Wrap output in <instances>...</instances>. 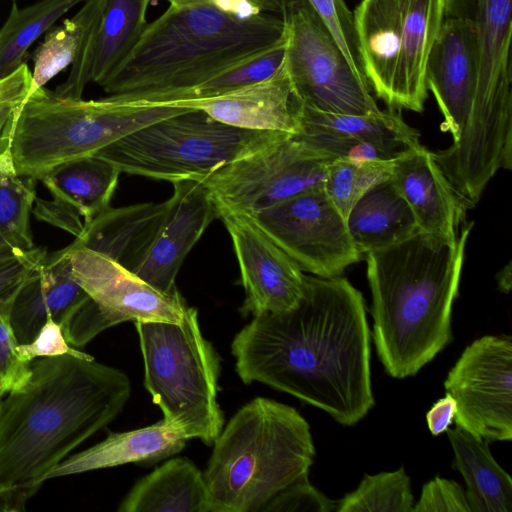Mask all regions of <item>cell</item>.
I'll use <instances>...</instances> for the list:
<instances>
[{
  "instance_id": "obj_1",
  "label": "cell",
  "mask_w": 512,
  "mask_h": 512,
  "mask_svg": "<svg viewBox=\"0 0 512 512\" xmlns=\"http://www.w3.org/2000/svg\"><path fill=\"white\" fill-rule=\"evenodd\" d=\"M245 384L261 382L351 426L374 405L364 298L346 278L305 277L298 304L262 313L234 337Z\"/></svg>"
},
{
  "instance_id": "obj_2",
  "label": "cell",
  "mask_w": 512,
  "mask_h": 512,
  "mask_svg": "<svg viewBox=\"0 0 512 512\" xmlns=\"http://www.w3.org/2000/svg\"><path fill=\"white\" fill-rule=\"evenodd\" d=\"M0 403V511H23L45 475L123 410L125 373L91 358L39 357Z\"/></svg>"
},
{
  "instance_id": "obj_3",
  "label": "cell",
  "mask_w": 512,
  "mask_h": 512,
  "mask_svg": "<svg viewBox=\"0 0 512 512\" xmlns=\"http://www.w3.org/2000/svg\"><path fill=\"white\" fill-rule=\"evenodd\" d=\"M286 39L280 15L242 17L212 4L169 5L101 87L118 104L163 106Z\"/></svg>"
},
{
  "instance_id": "obj_4",
  "label": "cell",
  "mask_w": 512,
  "mask_h": 512,
  "mask_svg": "<svg viewBox=\"0 0 512 512\" xmlns=\"http://www.w3.org/2000/svg\"><path fill=\"white\" fill-rule=\"evenodd\" d=\"M472 227L464 226L455 243L419 231L366 253L373 338L390 376L415 375L450 342L452 305Z\"/></svg>"
},
{
  "instance_id": "obj_5",
  "label": "cell",
  "mask_w": 512,
  "mask_h": 512,
  "mask_svg": "<svg viewBox=\"0 0 512 512\" xmlns=\"http://www.w3.org/2000/svg\"><path fill=\"white\" fill-rule=\"evenodd\" d=\"M315 449L293 407L257 397L240 408L213 443L203 477L210 512H259L308 474Z\"/></svg>"
},
{
  "instance_id": "obj_6",
  "label": "cell",
  "mask_w": 512,
  "mask_h": 512,
  "mask_svg": "<svg viewBox=\"0 0 512 512\" xmlns=\"http://www.w3.org/2000/svg\"><path fill=\"white\" fill-rule=\"evenodd\" d=\"M444 17L471 27L478 78L465 129L434 156L454 183L484 187L500 169H512V0H444Z\"/></svg>"
},
{
  "instance_id": "obj_7",
  "label": "cell",
  "mask_w": 512,
  "mask_h": 512,
  "mask_svg": "<svg viewBox=\"0 0 512 512\" xmlns=\"http://www.w3.org/2000/svg\"><path fill=\"white\" fill-rule=\"evenodd\" d=\"M188 109L66 99L42 87L6 123L0 145L9 147L17 175L41 180L63 163L96 156L129 133Z\"/></svg>"
},
{
  "instance_id": "obj_8",
  "label": "cell",
  "mask_w": 512,
  "mask_h": 512,
  "mask_svg": "<svg viewBox=\"0 0 512 512\" xmlns=\"http://www.w3.org/2000/svg\"><path fill=\"white\" fill-rule=\"evenodd\" d=\"M144 360V384L163 419L188 439L213 445L223 429L217 402L220 357L202 334L198 311L187 307L180 323L135 322Z\"/></svg>"
},
{
  "instance_id": "obj_9",
  "label": "cell",
  "mask_w": 512,
  "mask_h": 512,
  "mask_svg": "<svg viewBox=\"0 0 512 512\" xmlns=\"http://www.w3.org/2000/svg\"><path fill=\"white\" fill-rule=\"evenodd\" d=\"M444 18V0H361L353 12L366 82L389 109L422 112L426 64Z\"/></svg>"
},
{
  "instance_id": "obj_10",
  "label": "cell",
  "mask_w": 512,
  "mask_h": 512,
  "mask_svg": "<svg viewBox=\"0 0 512 512\" xmlns=\"http://www.w3.org/2000/svg\"><path fill=\"white\" fill-rule=\"evenodd\" d=\"M281 134L233 127L201 110L188 109L129 133L96 156L121 173L171 183L202 181L221 166L263 148Z\"/></svg>"
},
{
  "instance_id": "obj_11",
  "label": "cell",
  "mask_w": 512,
  "mask_h": 512,
  "mask_svg": "<svg viewBox=\"0 0 512 512\" xmlns=\"http://www.w3.org/2000/svg\"><path fill=\"white\" fill-rule=\"evenodd\" d=\"M335 159L295 134L283 133L263 148L216 169L202 182L218 212L251 216L322 186Z\"/></svg>"
},
{
  "instance_id": "obj_12",
  "label": "cell",
  "mask_w": 512,
  "mask_h": 512,
  "mask_svg": "<svg viewBox=\"0 0 512 512\" xmlns=\"http://www.w3.org/2000/svg\"><path fill=\"white\" fill-rule=\"evenodd\" d=\"M285 66L302 104L338 114L379 113L368 84L352 71L307 0H289Z\"/></svg>"
},
{
  "instance_id": "obj_13",
  "label": "cell",
  "mask_w": 512,
  "mask_h": 512,
  "mask_svg": "<svg viewBox=\"0 0 512 512\" xmlns=\"http://www.w3.org/2000/svg\"><path fill=\"white\" fill-rule=\"evenodd\" d=\"M247 217L304 272L314 276H340L361 259L345 218L323 185Z\"/></svg>"
},
{
  "instance_id": "obj_14",
  "label": "cell",
  "mask_w": 512,
  "mask_h": 512,
  "mask_svg": "<svg viewBox=\"0 0 512 512\" xmlns=\"http://www.w3.org/2000/svg\"><path fill=\"white\" fill-rule=\"evenodd\" d=\"M457 427L486 441L512 439V341L484 336L462 353L444 382Z\"/></svg>"
},
{
  "instance_id": "obj_15",
  "label": "cell",
  "mask_w": 512,
  "mask_h": 512,
  "mask_svg": "<svg viewBox=\"0 0 512 512\" xmlns=\"http://www.w3.org/2000/svg\"><path fill=\"white\" fill-rule=\"evenodd\" d=\"M63 249L73 278L95 304L106 329L126 321H182L188 305L178 290L162 292L102 253L69 245Z\"/></svg>"
},
{
  "instance_id": "obj_16",
  "label": "cell",
  "mask_w": 512,
  "mask_h": 512,
  "mask_svg": "<svg viewBox=\"0 0 512 512\" xmlns=\"http://www.w3.org/2000/svg\"><path fill=\"white\" fill-rule=\"evenodd\" d=\"M232 240L245 299L240 312L253 317L294 308L305 287L304 271L249 217L219 211Z\"/></svg>"
},
{
  "instance_id": "obj_17",
  "label": "cell",
  "mask_w": 512,
  "mask_h": 512,
  "mask_svg": "<svg viewBox=\"0 0 512 512\" xmlns=\"http://www.w3.org/2000/svg\"><path fill=\"white\" fill-rule=\"evenodd\" d=\"M172 184L173 194L166 200L160 227L132 270L166 293L178 290L175 279L185 257L211 222L219 218L216 204L202 181L187 179Z\"/></svg>"
},
{
  "instance_id": "obj_18",
  "label": "cell",
  "mask_w": 512,
  "mask_h": 512,
  "mask_svg": "<svg viewBox=\"0 0 512 512\" xmlns=\"http://www.w3.org/2000/svg\"><path fill=\"white\" fill-rule=\"evenodd\" d=\"M151 0H107L89 26L67 79L53 92L66 99L82 98L91 83L102 85L126 59L148 25Z\"/></svg>"
},
{
  "instance_id": "obj_19",
  "label": "cell",
  "mask_w": 512,
  "mask_h": 512,
  "mask_svg": "<svg viewBox=\"0 0 512 512\" xmlns=\"http://www.w3.org/2000/svg\"><path fill=\"white\" fill-rule=\"evenodd\" d=\"M425 78L444 118L441 129L455 141L469 121L478 78L475 37L465 21L443 18L427 60Z\"/></svg>"
},
{
  "instance_id": "obj_20",
  "label": "cell",
  "mask_w": 512,
  "mask_h": 512,
  "mask_svg": "<svg viewBox=\"0 0 512 512\" xmlns=\"http://www.w3.org/2000/svg\"><path fill=\"white\" fill-rule=\"evenodd\" d=\"M300 105L284 61L270 78L212 98L171 106L198 109L219 122L241 129L297 134Z\"/></svg>"
},
{
  "instance_id": "obj_21",
  "label": "cell",
  "mask_w": 512,
  "mask_h": 512,
  "mask_svg": "<svg viewBox=\"0 0 512 512\" xmlns=\"http://www.w3.org/2000/svg\"><path fill=\"white\" fill-rule=\"evenodd\" d=\"M390 180L409 205L419 231L455 243L463 211L433 152L421 144L394 159Z\"/></svg>"
},
{
  "instance_id": "obj_22",
  "label": "cell",
  "mask_w": 512,
  "mask_h": 512,
  "mask_svg": "<svg viewBox=\"0 0 512 512\" xmlns=\"http://www.w3.org/2000/svg\"><path fill=\"white\" fill-rule=\"evenodd\" d=\"M89 298L73 278L64 249L48 254L11 304L9 321L18 344L32 342L49 317L62 327Z\"/></svg>"
},
{
  "instance_id": "obj_23",
  "label": "cell",
  "mask_w": 512,
  "mask_h": 512,
  "mask_svg": "<svg viewBox=\"0 0 512 512\" xmlns=\"http://www.w3.org/2000/svg\"><path fill=\"white\" fill-rule=\"evenodd\" d=\"M187 440L180 427L164 419L144 428L109 433L100 443L66 457L44 480L129 463L152 465L182 451Z\"/></svg>"
},
{
  "instance_id": "obj_24",
  "label": "cell",
  "mask_w": 512,
  "mask_h": 512,
  "mask_svg": "<svg viewBox=\"0 0 512 512\" xmlns=\"http://www.w3.org/2000/svg\"><path fill=\"white\" fill-rule=\"evenodd\" d=\"M165 210L166 201L110 206L84 223L69 246L102 253L132 271L150 247Z\"/></svg>"
},
{
  "instance_id": "obj_25",
  "label": "cell",
  "mask_w": 512,
  "mask_h": 512,
  "mask_svg": "<svg viewBox=\"0 0 512 512\" xmlns=\"http://www.w3.org/2000/svg\"><path fill=\"white\" fill-rule=\"evenodd\" d=\"M119 512H210L203 473L175 457L140 479L121 501Z\"/></svg>"
},
{
  "instance_id": "obj_26",
  "label": "cell",
  "mask_w": 512,
  "mask_h": 512,
  "mask_svg": "<svg viewBox=\"0 0 512 512\" xmlns=\"http://www.w3.org/2000/svg\"><path fill=\"white\" fill-rule=\"evenodd\" d=\"M346 225L360 254L393 246L419 232L409 205L390 179L372 187L355 203Z\"/></svg>"
},
{
  "instance_id": "obj_27",
  "label": "cell",
  "mask_w": 512,
  "mask_h": 512,
  "mask_svg": "<svg viewBox=\"0 0 512 512\" xmlns=\"http://www.w3.org/2000/svg\"><path fill=\"white\" fill-rule=\"evenodd\" d=\"M454 452L453 467L466 483L471 512H511L512 480L493 458L488 441L456 427L447 429Z\"/></svg>"
},
{
  "instance_id": "obj_28",
  "label": "cell",
  "mask_w": 512,
  "mask_h": 512,
  "mask_svg": "<svg viewBox=\"0 0 512 512\" xmlns=\"http://www.w3.org/2000/svg\"><path fill=\"white\" fill-rule=\"evenodd\" d=\"M298 120L299 132H321L365 141L391 158L420 144L418 130L406 124L393 109L364 115L338 114L301 103Z\"/></svg>"
},
{
  "instance_id": "obj_29",
  "label": "cell",
  "mask_w": 512,
  "mask_h": 512,
  "mask_svg": "<svg viewBox=\"0 0 512 512\" xmlns=\"http://www.w3.org/2000/svg\"><path fill=\"white\" fill-rule=\"evenodd\" d=\"M120 174L110 162L92 156L63 163L41 181L53 200L78 213L87 223L110 207Z\"/></svg>"
},
{
  "instance_id": "obj_30",
  "label": "cell",
  "mask_w": 512,
  "mask_h": 512,
  "mask_svg": "<svg viewBox=\"0 0 512 512\" xmlns=\"http://www.w3.org/2000/svg\"><path fill=\"white\" fill-rule=\"evenodd\" d=\"M86 0H39L19 8L12 4L0 28V79L17 70L35 40L71 8Z\"/></svg>"
},
{
  "instance_id": "obj_31",
  "label": "cell",
  "mask_w": 512,
  "mask_h": 512,
  "mask_svg": "<svg viewBox=\"0 0 512 512\" xmlns=\"http://www.w3.org/2000/svg\"><path fill=\"white\" fill-rule=\"evenodd\" d=\"M106 1L86 0L72 18L45 37L34 54L31 86L26 97L74 62L89 26L102 13Z\"/></svg>"
},
{
  "instance_id": "obj_32",
  "label": "cell",
  "mask_w": 512,
  "mask_h": 512,
  "mask_svg": "<svg viewBox=\"0 0 512 512\" xmlns=\"http://www.w3.org/2000/svg\"><path fill=\"white\" fill-rule=\"evenodd\" d=\"M35 182L17 175L9 147L0 145V238L22 250L35 247L30 227Z\"/></svg>"
},
{
  "instance_id": "obj_33",
  "label": "cell",
  "mask_w": 512,
  "mask_h": 512,
  "mask_svg": "<svg viewBox=\"0 0 512 512\" xmlns=\"http://www.w3.org/2000/svg\"><path fill=\"white\" fill-rule=\"evenodd\" d=\"M338 512H411L410 478L401 467L393 472L365 475L356 490L338 501Z\"/></svg>"
},
{
  "instance_id": "obj_34",
  "label": "cell",
  "mask_w": 512,
  "mask_h": 512,
  "mask_svg": "<svg viewBox=\"0 0 512 512\" xmlns=\"http://www.w3.org/2000/svg\"><path fill=\"white\" fill-rule=\"evenodd\" d=\"M394 159L363 163L335 159L329 165L323 188L345 220L368 190L390 179Z\"/></svg>"
},
{
  "instance_id": "obj_35",
  "label": "cell",
  "mask_w": 512,
  "mask_h": 512,
  "mask_svg": "<svg viewBox=\"0 0 512 512\" xmlns=\"http://www.w3.org/2000/svg\"><path fill=\"white\" fill-rule=\"evenodd\" d=\"M285 42L280 45L206 81L183 93L176 95L163 106L189 101L212 98L226 92L270 78L282 67L286 56Z\"/></svg>"
},
{
  "instance_id": "obj_36",
  "label": "cell",
  "mask_w": 512,
  "mask_h": 512,
  "mask_svg": "<svg viewBox=\"0 0 512 512\" xmlns=\"http://www.w3.org/2000/svg\"><path fill=\"white\" fill-rule=\"evenodd\" d=\"M47 255L45 248L22 250L0 238V313L9 315L17 291Z\"/></svg>"
},
{
  "instance_id": "obj_37",
  "label": "cell",
  "mask_w": 512,
  "mask_h": 512,
  "mask_svg": "<svg viewBox=\"0 0 512 512\" xmlns=\"http://www.w3.org/2000/svg\"><path fill=\"white\" fill-rule=\"evenodd\" d=\"M337 44L352 71L366 82L362 72L353 13L344 0H307ZM367 83V82H366Z\"/></svg>"
},
{
  "instance_id": "obj_38",
  "label": "cell",
  "mask_w": 512,
  "mask_h": 512,
  "mask_svg": "<svg viewBox=\"0 0 512 512\" xmlns=\"http://www.w3.org/2000/svg\"><path fill=\"white\" fill-rule=\"evenodd\" d=\"M337 503L313 487L305 474L275 494L259 512H331Z\"/></svg>"
},
{
  "instance_id": "obj_39",
  "label": "cell",
  "mask_w": 512,
  "mask_h": 512,
  "mask_svg": "<svg viewBox=\"0 0 512 512\" xmlns=\"http://www.w3.org/2000/svg\"><path fill=\"white\" fill-rule=\"evenodd\" d=\"M295 135L336 159L353 163L394 159L373 144L350 137L321 132H299Z\"/></svg>"
},
{
  "instance_id": "obj_40",
  "label": "cell",
  "mask_w": 512,
  "mask_h": 512,
  "mask_svg": "<svg viewBox=\"0 0 512 512\" xmlns=\"http://www.w3.org/2000/svg\"><path fill=\"white\" fill-rule=\"evenodd\" d=\"M18 342L9 321V315L0 313V377L1 394L23 386L30 376V363L22 361L16 351Z\"/></svg>"
},
{
  "instance_id": "obj_41",
  "label": "cell",
  "mask_w": 512,
  "mask_h": 512,
  "mask_svg": "<svg viewBox=\"0 0 512 512\" xmlns=\"http://www.w3.org/2000/svg\"><path fill=\"white\" fill-rule=\"evenodd\" d=\"M16 351L19 358L28 363L39 357L61 355H72L80 358L92 357L70 346L60 325L51 317L46 320L32 342L18 344Z\"/></svg>"
},
{
  "instance_id": "obj_42",
  "label": "cell",
  "mask_w": 512,
  "mask_h": 512,
  "mask_svg": "<svg viewBox=\"0 0 512 512\" xmlns=\"http://www.w3.org/2000/svg\"><path fill=\"white\" fill-rule=\"evenodd\" d=\"M414 512H471L466 494L461 486L440 477L426 483Z\"/></svg>"
},
{
  "instance_id": "obj_43",
  "label": "cell",
  "mask_w": 512,
  "mask_h": 512,
  "mask_svg": "<svg viewBox=\"0 0 512 512\" xmlns=\"http://www.w3.org/2000/svg\"><path fill=\"white\" fill-rule=\"evenodd\" d=\"M31 78L29 67L23 63L13 73L0 79V133L25 100L31 86Z\"/></svg>"
},
{
  "instance_id": "obj_44",
  "label": "cell",
  "mask_w": 512,
  "mask_h": 512,
  "mask_svg": "<svg viewBox=\"0 0 512 512\" xmlns=\"http://www.w3.org/2000/svg\"><path fill=\"white\" fill-rule=\"evenodd\" d=\"M170 6L182 7L212 4L238 16L248 17L259 13L284 16L289 0H167Z\"/></svg>"
},
{
  "instance_id": "obj_45",
  "label": "cell",
  "mask_w": 512,
  "mask_h": 512,
  "mask_svg": "<svg viewBox=\"0 0 512 512\" xmlns=\"http://www.w3.org/2000/svg\"><path fill=\"white\" fill-rule=\"evenodd\" d=\"M32 213L40 221L61 228L75 237L81 233L84 226L78 213L53 199L48 201L36 197Z\"/></svg>"
},
{
  "instance_id": "obj_46",
  "label": "cell",
  "mask_w": 512,
  "mask_h": 512,
  "mask_svg": "<svg viewBox=\"0 0 512 512\" xmlns=\"http://www.w3.org/2000/svg\"><path fill=\"white\" fill-rule=\"evenodd\" d=\"M456 402L446 392V395L439 399L426 414L428 428L432 435L437 436L446 432L454 420Z\"/></svg>"
},
{
  "instance_id": "obj_47",
  "label": "cell",
  "mask_w": 512,
  "mask_h": 512,
  "mask_svg": "<svg viewBox=\"0 0 512 512\" xmlns=\"http://www.w3.org/2000/svg\"><path fill=\"white\" fill-rule=\"evenodd\" d=\"M496 280L501 292L508 293L511 290V262H508V264L496 274Z\"/></svg>"
},
{
  "instance_id": "obj_48",
  "label": "cell",
  "mask_w": 512,
  "mask_h": 512,
  "mask_svg": "<svg viewBox=\"0 0 512 512\" xmlns=\"http://www.w3.org/2000/svg\"><path fill=\"white\" fill-rule=\"evenodd\" d=\"M1 390H2V380H1V377H0V395H2L1 394Z\"/></svg>"
}]
</instances>
